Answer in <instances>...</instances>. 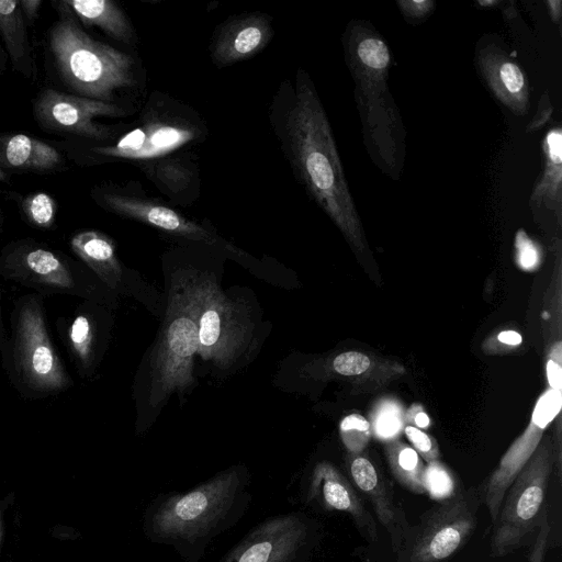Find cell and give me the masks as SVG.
I'll list each match as a JSON object with an SVG mask.
<instances>
[{
	"mask_svg": "<svg viewBox=\"0 0 562 562\" xmlns=\"http://www.w3.org/2000/svg\"><path fill=\"white\" fill-rule=\"evenodd\" d=\"M278 132L292 170L308 195L362 251L363 229L348 188L333 131L315 86L299 69Z\"/></svg>",
	"mask_w": 562,
	"mask_h": 562,
	"instance_id": "1",
	"label": "cell"
},
{
	"mask_svg": "<svg viewBox=\"0 0 562 562\" xmlns=\"http://www.w3.org/2000/svg\"><path fill=\"white\" fill-rule=\"evenodd\" d=\"M251 497L249 472L234 465L187 492L153 499L143 515V532L186 562H199L211 542L243 518Z\"/></svg>",
	"mask_w": 562,
	"mask_h": 562,
	"instance_id": "2",
	"label": "cell"
},
{
	"mask_svg": "<svg viewBox=\"0 0 562 562\" xmlns=\"http://www.w3.org/2000/svg\"><path fill=\"white\" fill-rule=\"evenodd\" d=\"M342 44L368 151L384 173L397 179L405 156V132L387 86L389 46L363 20L347 25Z\"/></svg>",
	"mask_w": 562,
	"mask_h": 562,
	"instance_id": "3",
	"label": "cell"
},
{
	"mask_svg": "<svg viewBox=\"0 0 562 562\" xmlns=\"http://www.w3.org/2000/svg\"><path fill=\"white\" fill-rule=\"evenodd\" d=\"M0 351L11 384L24 398H46L74 384L50 339L43 296L37 293L15 301L11 330L2 337Z\"/></svg>",
	"mask_w": 562,
	"mask_h": 562,
	"instance_id": "4",
	"label": "cell"
},
{
	"mask_svg": "<svg viewBox=\"0 0 562 562\" xmlns=\"http://www.w3.org/2000/svg\"><path fill=\"white\" fill-rule=\"evenodd\" d=\"M49 47L63 80L81 97L112 103L116 91L136 83L128 54L91 38L69 18L52 27Z\"/></svg>",
	"mask_w": 562,
	"mask_h": 562,
	"instance_id": "5",
	"label": "cell"
},
{
	"mask_svg": "<svg viewBox=\"0 0 562 562\" xmlns=\"http://www.w3.org/2000/svg\"><path fill=\"white\" fill-rule=\"evenodd\" d=\"M555 464L549 439L536 451L506 490L496 519L492 522L490 555L502 558L526 546L548 509L547 493Z\"/></svg>",
	"mask_w": 562,
	"mask_h": 562,
	"instance_id": "6",
	"label": "cell"
},
{
	"mask_svg": "<svg viewBox=\"0 0 562 562\" xmlns=\"http://www.w3.org/2000/svg\"><path fill=\"white\" fill-rule=\"evenodd\" d=\"M481 505V483L461 488L452 497L438 502L409 525L394 553L395 561L447 562L476 530Z\"/></svg>",
	"mask_w": 562,
	"mask_h": 562,
	"instance_id": "7",
	"label": "cell"
},
{
	"mask_svg": "<svg viewBox=\"0 0 562 562\" xmlns=\"http://www.w3.org/2000/svg\"><path fill=\"white\" fill-rule=\"evenodd\" d=\"M198 324L189 282H181L169 296L165 325L151 357V401L157 403L193 382L198 353Z\"/></svg>",
	"mask_w": 562,
	"mask_h": 562,
	"instance_id": "8",
	"label": "cell"
},
{
	"mask_svg": "<svg viewBox=\"0 0 562 562\" xmlns=\"http://www.w3.org/2000/svg\"><path fill=\"white\" fill-rule=\"evenodd\" d=\"M0 276L42 296L63 294L88 300L97 296L95 280L100 281L85 265L29 241L12 244L2 251Z\"/></svg>",
	"mask_w": 562,
	"mask_h": 562,
	"instance_id": "9",
	"label": "cell"
},
{
	"mask_svg": "<svg viewBox=\"0 0 562 562\" xmlns=\"http://www.w3.org/2000/svg\"><path fill=\"white\" fill-rule=\"evenodd\" d=\"M198 324V355L221 368L229 367L245 350L250 326L238 306L211 280L190 281Z\"/></svg>",
	"mask_w": 562,
	"mask_h": 562,
	"instance_id": "10",
	"label": "cell"
},
{
	"mask_svg": "<svg viewBox=\"0 0 562 562\" xmlns=\"http://www.w3.org/2000/svg\"><path fill=\"white\" fill-rule=\"evenodd\" d=\"M317 524L302 512L258 524L218 562H306L318 541Z\"/></svg>",
	"mask_w": 562,
	"mask_h": 562,
	"instance_id": "11",
	"label": "cell"
},
{
	"mask_svg": "<svg viewBox=\"0 0 562 562\" xmlns=\"http://www.w3.org/2000/svg\"><path fill=\"white\" fill-rule=\"evenodd\" d=\"M199 128L189 119L173 114L144 113L140 124L115 144L92 147L100 156L140 162L167 157L198 138Z\"/></svg>",
	"mask_w": 562,
	"mask_h": 562,
	"instance_id": "12",
	"label": "cell"
},
{
	"mask_svg": "<svg viewBox=\"0 0 562 562\" xmlns=\"http://www.w3.org/2000/svg\"><path fill=\"white\" fill-rule=\"evenodd\" d=\"M35 116L47 128L85 137L103 139L110 131L95 123L99 116H124L126 112L115 103L44 90L35 102Z\"/></svg>",
	"mask_w": 562,
	"mask_h": 562,
	"instance_id": "13",
	"label": "cell"
},
{
	"mask_svg": "<svg viewBox=\"0 0 562 562\" xmlns=\"http://www.w3.org/2000/svg\"><path fill=\"white\" fill-rule=\"evenodd\" d=\"M306 502L327 512H341L350 516L359 533L368 541L378 540V528L372 514L357 488L328 461L318 462L312 472Z\"/></svg>",
	"mask_w": 562,
	"mask_h": 562,
	"instance_id": "14",
	"label": "cell"
},
{
	"mask_svg": "<svg viewBox=\"0 0 562 562\" xmlns=\"http://www.w3.org/2000/svg\"><path fill=\"white\" fill-rule=\"evenodd\" d=\"M474 64L491 94L513 114L525 116L530 110L528 82L521 68L497 43H479Z\"/></svg>",
	"mask_w": 562,
	"mask_h": 562,
	"instance_id": "15",
	"label": "cell"
},
{
	"mask_svg": "<svg viewBox=\"0 0 562 562\" xmlns=\"http://www.w3.org/2000/svg\"><path fill=\"white\" fill-rule=\"evenodd\" d=\"M347 469L351 483L369 499L379 522L387 531L392 551L395 553L409 522L404 508L394 497L393 488L366 456L350 452L347 457Z\"/></svg>",
	"mask_w": 562,
	"mask_h": 562,
	"instance_id": "16",
	"label": "cell"
},
{
	"mask_svg": "<svg viewBox=\"0 0 562 562\" xmlns=\"http://www.w3.org/2000/svg\"><path fill=\"white\" fill-rule=\"evenodd\" d=\"M100 201L116 214L169 234L206 244L215 243L210 231L162 203L116 192L101 193Z\"/></svg>",
	"mask_w": 562,
	"mask_h": 562,
	"instance_id": "17",
	"label": "cell"
},
{
	"mask_svg": "<svg viewBox=\"0 0 562 562\" xmlns=\"http://www.w3.org/2000/svg\"><path fill=\"white\" fill-rule=\"evenodd\" d=\"M272 33L267 14L256 12L231 18L220 25L213 37V63L223 67L252 57L268 45Z\"/></svg>",
	"mask_w": 562,
	"mask_h": 562,
	"instance_id": "18",
	"label": "cell"
},
{
	"mask_svg": "<svg viewBox=\"0 0 562 562\" xmlns=\"http://www.w3.org/2000/svg\"><path fill=\"white\" fill-rule=\"evenodd\" d=\"M70 247L104 286L111 290L121 288L123 268L109 236L97 231H83L71 238Z\"/></svg>",
	"mask_w": 562,
	"mask_h": 562,
	"instance_id": "19",
	"label": "cell"
},
{
	"mask_svg": "<svg viewBox=\"0 0 562 562\" xmlns=\"http://www.w3.org/2000/svg\"><path fill=\"white\" fill-rule=\"evenodd\" d=\"M64 340L68 352L83 376L93 373L98 359V329L93 317L83 306L65 322Z\"/></svg>",
	"mask_w": 562,
	"mask_h": 562,
	"instance_id": "20",
	"label": "cell"
},
{
	"mask_svg": "<svg viewBox=\"0 0 562 562\" xmlns=\"http://www.w3.org/2000/svg\"><path fill=\"white\" fill-rule=\"evenodd\" d=\"M61 161L60 154L48 144L24 134L0 138V168L47 170Z\"/></svg>",
	"mask_w": 562,
	"mask_h": 562,
	"instance_id": "21",
	"label": "cell"
},
{
	"mask_svg": "<svg viewBox=\"0 0 562 562\" xmlns=\"http://www.w3.org/2000/svg\"><path fill=\"white\" fill-rule=\"evenodd\" d=\"M85 25H95L111 37L130 43L134 40V30L119 5L111 0H65Z\"/></svg>",
	"mask_w": 562,
	"mask_h": 562,
	"instance_id": "22",
	"label": "cell"
},
{
	"mask_svg": "<svg viewBox=\"0 0 562 562\" xmlns=\"http://www.w3.org/2000/svg\"><path fill=\"white\" fill-rule=\"evenodd\" d=\"M562 132L561 128L550 130L543 142V155L546 156L544 171L531 196V203H540L542 200L551 201L560 206L561 180H562Z\"/></svg>",
	"mask_w": 562,
	"mask_h": 562,
	"instance_id": "23",
	"label": "cell"
},
{
	"mask_svg": "<svg viewBox=\"0 0 562 562\" xmlns=\"http://www.w3.org/2000/svg\"><path fill=\"white\" fill-rule=\"evenodd\" d=\"M146 176L168 195L177 196L193 184L195 171L181 158L162 157L140 162Z\"/></svg>",
	"mask_w": 562,
	"mask_h": 562,
	"instance_id": "24",
	"label": "cell"
},
{
	"mask_svg": "<svg viewBox=\"0 0 562 562\" xmlns=\"http://www.w3.org/2000/svg\"><path fill=\"white\" fill-rule=\"evenodd\" d=\"M0 33L13 64H30V46L19 0H0Z\"/></svg>",
	"mask_w": 562,
	"mask_h": 562,
	"instance_id": "25",
	"label": "cell"
},
{
	"mask_svg": "<svg viewBox=\"0 0 562 562\" xmlns=\"http://www.w3.org/2000/svg\"><path fill=\"white\" fill-rule=\"evenodd\" d=\"M385 454L396 482L412 494H425V465L414 448L402 442H391L385 447Z\"/></svg>",
	"mask_w": 562,
	"mask_h": 562,
	"instance_id": "26",
	"label": "cell"
},
{
	"mask_svg": "<svg viewBox=\"0 0 562 562\" xmlns=\"http://www.w3.org/2000/svg\"><path fill=\"white\" fill-rule=\"evenodd\" d=\"M423 483L425 494L437 502L446 501L461 490V487H457L450 471L438 461L425 467Z\"/></svg>",
	"mask_w": 562,
	"mask_h": 562,
	"instance_id": "27",
	"label": "cell"
},
{
	"mask_svg": "<svg viewBox=\"0 0 562 562\" xmlns=\"http://www.w3.org/2000/svg\"><path fill=\"white\" fill-rule=\"evenodd\" d=\"M340 435L351 453H359L370 438V424L359 414L346 416L340 423Z\"/></svg>",
	"mask_w": 562,
	"mask_h": 562,
	"instance_id": "28",
	"label": "cell"
},
{
	"mask_svg": "<svg viewBox=\"0 0 562 562\" xmlns=\"http://www.w3.org/2000/svg\"><path fill=\"white\" fill-rule=\"evenodd\" d=\"M23 210L29 221L37 227L48 228L55 220V202L44 192L34 193L23 201Z\"/></svg>",
	"mask_w": 562,
	"mask_h": 562,
	"instance_id": "29",
	"label": "cell"
},
{
	"mask_svg": "<svg viewBox=\"0 0 562 562\" xmlns=\"http://www.w3.org/2000/svg\"><path fill=\"white\" fill-rule=\"evenodd\" d=\"M562 396L558 390H549L538 400L533 414L532 424L544 429L553 420L561 409Z\"/></svg>",
	"mask_w": 562,
	"mask_h": 562,
	"instance_id": "30",
	"label": "cell"
},
{
	"mask_svg": "<svg viewBox=\"0 0 562 562\" xmlns=\"http://www.w3.org/2000/svg\"><path fill=\"white\" fill-rule=\"evenodd\" d=\"M331 367L340 375L356 376L371 368V359L362 352L347 351L336 356Z\"/></svg>",
	"mask_w": 562,
	"mask_h": 562,
	"instance_id": "31",
	"label": "cell"
},
{
	"mask_svg": "<svg viewBox=\"0 0 562 562\" xmlns=\"http://www.w3.org/2000/svg\"><path fill=\"white\" fill-rule=\"evenodd\" d=\"M402 427V415L395 405L382 407L374 419V429L380 438L389 439L396 435Z\"/></svg>",
	"mask_w": 562,
	"mask_h": 562,
	"instance_id": "32",
	"label": "cell"
},
{
	"mask_svg": "<svg viewBox=\"0 0 562 562\" xmlns=\"http://www.w3.org/2000/svg\"><path fill=\"white\" fill-rule=\"evenodd\" d=\"M405 435L415 447L414 450L428 463L438 461V446L431 437L414 426H406Z\"/></svg>",
	"mask_w": 562,
	"mask_h": 562,
	"instance_id": "33",
	"label": "cell"
},
{
	"mask_svg": "<svg viewBox=\"0 0 562 562\" xmlns=\"http://www.w3.org/2000/svg\"><path fill=\"white\" fill-rule=\"evenodd\" d=\"M551 526L548 509L542 514L539 521L533 543L528 553L529 562H543L549 543Z\"/></svg>",
	"mask_w": 562,
	"mask_h": 562,
	"instance_id": "34",
	"label": "cell"
},
{
	"mask_svg": "<svg viewBox=\"0 0 562 562\" xmlns=\"http://www.w3.org/2000/svg\"><path fill=\"white\" fill-rule=\"evenodd\" d=\"M517 261L522 269H532L537 266L539 254L535 244L522 231L516 235Z\"/></svg>",
	"mask_w": 562,
	"mask_h": 562,
	"instance_id": "35",
	"label": "cell"
},
{
	"mask_svg": "<svg viewBox=\"0 0 562 562\" xmlns=\"http://www.w3.org/2000/svg\"><path fill=\"white\" fill-rule=\"evenodd\" d=\"M397 5L404 18L419 21L426 19L435 8V3L431 0H402L397 1Z\"/></svg>",
	"mask_w": 562,
	"mask_h": 562,
	"instance_id": "36",
	"label": "cell"
},
{
	"mask_svg": "<svg viewBox=\"0 0 562 562\" xmlns=\"http://www.w3.org/2000/svg\"><path fill=\"white\" fill-rule=\"evenodd\" d=\"M15 501V493L8 492L0 497V562H10L4 557V542L7 535V518Z\"/></svg>",
	"mask_w": 562,
	"mask_h": 562,
	"instance_id": "37",
	"label": "cell"
},
{
	"mask_svg": "<svg viewBox=\"0 0 562 562\" xmlns=\"http://www.w3.org/2000/svg\"><path fill=\"white\" fill-rule=\"evenodd\" d=\"M553 112L548 93H543L538 102V109L535 116L530 120L526 131L532 133L541 128L551 117Z\"/></svg>",
	"mask_w": 562,
	"mask_h": 562,
	"instance_id": "38",
	"label": "cell"
},
{
	"mask_svg": "<svg viewBox=\"0 0 562 562\" xmlns=\"http://www.w3.org/2000/svg\"><path fill=\"white\" fill-rule=\"evenodd\" d=\"M547 379L552 390H561L562 386V370L560 363L553 358L547 362Z\"/></svg>",
	"mask_w": 562,
	"mask_h": 562,
	"instance_id": "39",
	"label": "cell"
},
{
	"mask_svg": "<svg viewBox=\"0 0 562 562\" xmlns=\"http://www.w3.org/2000/svg\"><path fill=\"white\" fill-rule=\"evenodd\" d=\"M42 4L41 0H20L22 12L25 13L29 20H34Z\"/></svg>",
	"mask_w": 562,
	"mask_h": 562,
	"instance_id": "40",
	"label": "cell"
},
{
	"mask_svg": "<svg viewBox=\"0 0 562 562\" xmlns=\"http://www.w3.org/2000/svg\"><path fill=\"white\" fill-rule=\"evenodd\" d=\"M498 340L506 345L517 346L521 342L522 338L517 331L504 330L498 334Z\"/></svg>",
	"mask_w": 562,
	"mask_h": 562,
	"instance_id": "41",
	"label": "cell"
},
{
	"mask_svg": "<svg viewBox=\"0 0 562 562\" xmlns=\"http://www.w3.org/2000/svg\"><path fill=\"white\" fill-rule=\"evenodd\" d=\"M547 4L549 7V12L552 21L560 22L561 19V1L559 0H550L547 1Z\"/></svg>",
	"mask_w": 562,
	"mask_h": 562,
	"instance_id": "42",
	"label": "cell"
},
{
	"mask_svg": "<svg viewBox=\"0 0 562 562\" xmlns=\"http://www.w3.org/2000/svg\"><path fill=\"white\" fill-rule=\"evenodd\" d=\"M414 422L419 428H426L428 427L430 419L426 413L419 411L415 414Z\"/></svg>",
	"mask_w": 562,
	"mask_h": 562,
	"instance_id": "43",
	"label": "cell"
},
{
	"mask_svg": "<svg viewBox=\"0 0 562 562\" xmlns=\"http://www.w3.org/2000/svg\"><path fill=\"white\" fill-rule=\"evenodd\" d=\"M1 297H2V292H1V288H0V345H1V339H2V336H1V333H2V328H1V325H2V319H1V314H2V311H1Z\"/></svg>",
	"mask_w": 562,
	"mask_h": 562,
	"instance_id": "44",
	"label": "cell"
},
{
	"mask_svg": "<svg viewBox=\"0 0 562 562\" xmlns=\"http://www.w3.org/2000/svg\"><path fill=\"white\" fill-rule=\"evenodd\" d=\"M496 3H497L496 1H491V2L479 1V4H481V5H493V4H496Z\"/></svg>",
	"mask_w": 562,
	"mask_h": 562,
	"instance_id": "45",
	"label": "cell"
},
{
	"mask_svg": "<svg viewBox=\"0 0 562 562\" xmlns=\"http://www.w3.org/2000/svg\"><path fill=\"white\" fill-rule=\"evenodd\" d=\"M5 179V173L4 171L0 168V180H3Z\"/></svg>",
	"mask_w": 562,
	"mask_h": 562,
	"instance_id": "46",
	"label": "cell"
},
{
	"mask_svg": "<svg viewBox=\"0 0 562 562\" xmlns=\"http://www.w3.org/2000/svg\"><path fill=\"white\" fill-rule=\"evenodd\" d=\"M90 562V561H89Z\"/></svg>",
	"mask_w": 562,
	"mask_h": 562,
	"instance_id": "47",
	"label": "cell"
}]
</instances>
